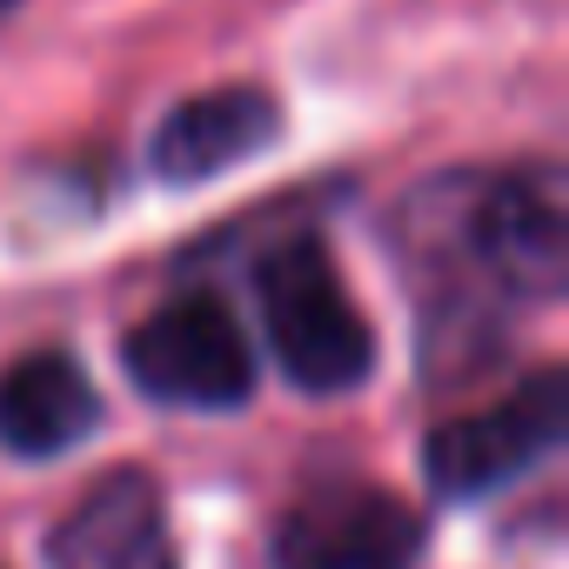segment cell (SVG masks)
Returning a JSON list of instances; mask_svg holds the SVG:
<instances>
[{"mask_svg": "<svg viewBox=\"0 0 569 569\" xmlns=\"http://www.w3.org/2000/svg\"><path fill=\"white\" fill-rule=\"evenodd\" d=\"M254 296H261V329H268V349L281 362L296 389L309 396H342V389H362L369 369H376V329L369 316L349 302L342 274L329 261L322 241H281L261 254L254 268Z\"/></svg>", "mask_w": 569, "mask_h": 569, "instance_id": "cell-1", "label": "cell"}, {"mask_svg": "<svg viewBox=\"0 0 569 569\" xmlns=\"http://www.w3.org/2000/svg\"><path fill=\"white\" fill-rule=\"evenodd\" d=\"M121 362H128V382L168 409L221 416L254 396V356L221 296H181V302L154 309L121 342Z\"/></svg>", "mask_w": 569, "mask_h": 569, "instance_id": "cell-2", "label": "cell"}, {"mask_svg": "<svg viewBox=\"0 0 569 569\" xmlns=\"http://www.w3.org/2000/svg\"><path fill=\"white\" fill-rule=\"evenodd\" d=\"M562 436H569V376L536 369L529 382H516L489 409L442 422L422 449V469H429L436 496L476 502V496H496L502 482L529 476L542 456H556Z\"/></svg>", "mask_w": 569, "mask_h": 569, "instance_id": "cell-3", "label": "cell"}, {"mask_svg": "<svg viewBox=\"0 0 569 569\" xmlns=\"http://www.w3.org/2000/svg\"><path fill=\"white\" fill-rule=\"evenodd\" d=\"M422 516L382 489H322L274 529V569H416Z\"/></svg>", "mask_w": 569, "mask_h": 569, "instance_id": "cell-4", "label": "cell"}, {"mask_svg": "<svg viewBox=\"0 0 569 569\" xmlns=\"http://www.w3.org/2000/svg\"><path fill=\"white\" fill-rule=\"evenodd\" d=\"M274 141H281V108L268 88H208L154 128L148 161L168 188H194V181H214V174L254 161Z\"/></svg>", "mask_w": 569, "mask_h": 569, "instance_id": "cell-5", "label": "cell"}, {"mask_svg": "<svg viewBox=\"0 0 569 569\" xmlns=\"http://www.w3.org/2000/svg\"><path fill=\"white\" fill-rule=\"evenodd\" d=\"M54 569H181L168 502L148 476H108L48 542Z\"/></svg>", "mask_w": 569, "mask_h": 569, "instance_id": "cell-6", "label": "cell"}, {"mask_svg": "<svg viewBox=\"0 0 569 569\" xmlns=\"http://www.w3.org/2000/svg\"><path fill=\"white\" fill-rule=\"evenodd\" d=\"M101 422V389L68 349H34L0 376V449L21 462L68 456Z\"/></svg>", "mask_w": 569, "mask_h": 569, "instance_id": "cell-7", "label": "cell"}, {"mask_svg": "<svg viewBox=\"0 0 569 569\" xmlns=\"http://www.w3.org/2000/svg\"><path fill=\"white\" fill-rule=\"evenodd\" d=\"M476 248L502 281H516L529 296H556L562 268H569V221H562L556 181L549 174H509V181L482 188Z\"/></svg>", "mask_w": 569, "mask_h": 569, "instance_id": "cell-8", "label": "cell"}, {"mask_svg": "<svg viewBox=\"0 0 569 569\" xmlns=\"http://www.w3.org/2000/svg\"><path fill=\"white\" fill-rule=\"evenodd\" d=\"M14 8H21V0H0V21H8V14H14Z\"/></svg>", "mask_w": 569, "mask_h": 569, "instance_id": "cell-9", "label": "cell"}]
</instances>
